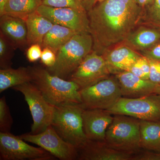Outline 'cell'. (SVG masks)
<instances>
[{"instance_id":"6da1fadb","label":"cell","mask_w":160,"mask_h":160,"mask_svg":"<svg viewBox=\"0 0 160 160\" xmlns=\"http://www.w3.org/2000/svg\"><path fill=\"white\" fill-rule=\"evenodd\" d=\"M142 8L136 0H104L87 12L92 51L104 54L122 44L137 27Z\"/></svg>"},{"instance_id":"7a4b0ae2","label":"cell","mask_w":160,"mask_h":160,"mask_svg":"<svg viewBox=\"0 0 160 160\" xmlns=\"http://www.w3.org/2000/svg\"><path fill=\"white\" fill-rule=\"evenodd\" d=\"M29 68L32 82L52 105L82 104L81 89L77 83L52 75L48 69L39 66Z\"/></svg>"},{"instance_id":"3957f363","label":"cell","mask_w":160,"mask_h":160,"mask_svg":"<svg viewBox=\"0 0 160 160\" xmlns=\"http://www.w3.org/2000/svg\"><path fill=\"white\" fill-rule=\"evenodd\" d=\"M93 39L89 32H80L75 34L62 46L57 53L54 66L48 70L54 75L66 79L91 52Z\"/></svg>"},{"instance_id":"277c9868","label":"cell","mask_w":160,"mask_h":160,"mask_svg":"<svg viewBox=\"0 0 160 160\" xmlns=\"http://www.w3.org/2000/svg\"><path fill=\"white\" fill-rule=\"evenodd\" d=\"M84 109L82 104L55 106L51 125L63 140L75 146L77 149L88 140L83 128Z\"/></svg>"},{"instance_id":"5b68a950","label":"cell","mask_w":160,"mask_h":160,"mask_svg":"<svg viewBox=\"0 0 160 160\" xmlns=\"http://www.w3.org/2000/svg\"><path fill=\"white\" fill-rule=\"evenodd\" d=\"M105 142L113 149L134 154L141 150L140 120L114 115L106 132Z\"/></svg>"},{"instance_id":"8992f818","label":"cell","mask_w":160,"mask_h":160,"mask_svg":"<svg viewBox=\"0 0 160 160\" xmlns=\"http://www.w3.org/2000/svg\"><path fill=\"white\" fill-rule=\"evenodd\" d=\"M12 88L23 94L29 106L33 120L30 133H41L51 126L55 106L46 99L33 83L29 82Z\"/></svg>"},{"instance_id":"52a82bcc","label":"cell","mask_w":160,"mask_h":160,"mask_svg":"<svg viewBox=\"0 0 160 160\" xmlns=\"http://www.w3.org/2000/svg\"><path fill=\"white\" fill-rule=\"evenodd\" d=\"M85 109L108 110L122 97L118 81L114 75L80 90Z\"/></svg>"},{"instance_id":"ba28073f","label":"cell","mask_w":160,"mask_h":160,"mask_svg":"<svg viewBox=\"0 0 160 160\" xmlns=\"http://www.w3.org/2000/svg\"><path fill=\"white\" fill-rule=\"evenodd\" d=\"M113 115H124L140 120L160 122V95L152 93L143 97H122L110 109Z\"/></svg>"},{"instance_id":"9c48e42d","label":"cell","mask_w":160,"mask_h":160,"mask_svg":"<svg viewBox=\"0 0 160 160\" xmlns=\"http://www.w3.org/2000/svg\"><path fill=\"white\" fill-rule=\"evenodd\" d=\"M19 136L0 132V160H52L55 157L45 149L30 146Z\"/></svg>"},{"instance_id":"30bf717a","label":"cell","mask_w":160,"mask_h":160,"mask_svg":"<svg viewBox=\"0 0 160 160\" xmlns=\"http://www.w3.org/2000/svg\"><path fill=\"white\" fill-rule=\"evenodd\" d=\"M19 137L26 142L39 146L59 159H78L77 148L63 140L51 125L41 133H25Z\"/></svg>"},{"instance_id":"8fae6325","label":"cell","mask_w":160,"mask_h":160,"mask_svg":"<svg viewBox=\"0 0 160 160\" xmlns=\"http://www.w3.org/2000/svg\"><path fill=\"white\" fill-rule=\"evenodd\" d=\"M110 75L103 56L92 51L72 73L68 80L77 83L82 89L96 84Z\"/></svg>"},{"instance_id":"7c38bea8","label":"cell","mask_w":160,"mask_h":160,"mask_svg":"<svg viewBox=\"0 0 160 160\" xmlns=\"http://www.w3.org/2000/svg\"><path fill=\"white\" fill-rule=\"evenodd\" d=\"M37 11L53 24L68 27L78 33L89 32V18L86 10L42 5Z\"/></svg>"},{"instance_id":"4fadbf2b","label":"cell","mask_w":160,"mask_h":160,"mask_svg":"<svg viewBox=\"0 0 160 160\" xmlns=\"http://www.w3.org/2000/svg\"><path fill=\"white\" fill-rule=\"evenodd\" d=\"M112 115L104 109H84L83 128L87 139L105 142L106 131L113 120Z\"/></svg>"},{"instance_id":"5bb4252c","label":"cell","mask_w":160,"mask_h":160,"mask_svg":"<svg viewBox=\"0 0 160 160\" xmlns=\"http://www.w3.org/2000/svg\"><path fill=\"white\" fill-rule=\"evenodd\" d=\"M78 150L81 160H132L133 155L113 149L105 142L89 140Z\"/></svg>"},{"instance_id":"9a60e30c","label":"cell","mask_w":160,"mask_h":160,"mask_svg":"<svg viewBox=\"0 0 160 160\" xmlns=\"http://www.w3.org/2000/svg\"><path fill=\"white\" fill-rule=\"evenodd\" d=\"M110 74L128 71L142 55L128 46L120 44L102 55Z\"/></svg>"},{"instance_id":"2e32d148","label":"cell","mask_w":160,"mask_h":160,"mask_svg":"<svg viewBox=\"0 0 160 160\" xmlns=\"http://www.w3.org/2000/svg\"><path fill=\"white\" fill-rule=\"evenodd\" d=\"M119 83L122 97L138 98L154 93L156 85L149 80L143 79L130 72L114 75Z\"/></svg>"},{"instance_id":"e0dca14e","label":"cell","mask_w":160,"mask_h":160,"mask_svg":"<svg viewBox=\"0 0 160 160\" xmlns=\"http://www.w3.org/2000/svg\"><path fill=\"white\" fill-rule=\"evenodd\" d=\"M0 32L16 49L24 48L27 45V29L26 20L4 14L0 18Z\"/></svg>"},{"instance_id":"ac0fdd59","label":"cell","mask_w":160,"mask_h":160,"mask_svg":"<svg viewBox=\"0 0 160 160\" xmlns=\"http://www.w3.org/2000/svg\"><path fill=\"white\" fill-rule=\"evenodd\" d=\"M160 42L159 30L149 26L139 25L130 32L122 44L139 53Z\"/></svg>"},{"instance_id":"d6986e66","label":"cell","mask_w":160,"mask_h":160,"mask_svg":"<svg viewBox=\"0 0 160 160\" xmlns=\"http://www.w3.org/2000/svg\"><path fill=\"white\" fill-rule=\"evenodd\" d=\"M27 29V45L39 44L41 46L46 33L53 26V23L37 11L29 15L26 19Z\"/></svg>"},{"instance_id":"ffe728a7","label":"cell","mask_w":160,"mask_h":160,"mask_svg":"<svg viewBox=\"0 0 160 160\" xmlns=\"http://www.w3.org/2000/svg\"><path fill=\"white\" fill-rule=\"evenodd\" d=\"M140 133L141 149L160 152V122L140 120Z\"/></svg>"},{"instance_id":"44dd1931","label":"cell","mask_w":160,"mask_h":160,"mask_svg":"<svg viewBox=\"0 0 160 160\" xmlns=\"http://www.w3.org/2000/svg\"><path fill=\"white\" fill-rule=\"evenodd\" d=\"M77 33L68 27L53 24L44 37L42 47L49 48L57 54L60 48Z\"/></svg>"},{"instance_id":"7402d4cb","label":"cell","mask_w":160,"mask_h":160,"mask_svg":"<svg viewBox=\"0 0 160 160\" xmlns=\"http://www.w3.org/2000/svg\"><path fill=\"white\" fill-rule=\"evenodd\" d=\"M31 73L29 67H22L18 69L11 68L0 70V92L9 88L31 82Z\"/></svg>"},{"instance_id":"603a6c76","label":"cell","mask_w":160,"mask_h":160,"mask_svg":"<svg viewBox=\"0 0 160 160\" xmlns=\"http://www.w3.org/2000/svg\"><path fill=\"white\" fill-rule=\"evenodd\" d=\"M42 4V0H8L5 6L4 14L26 20L29 15L37 11Z\"/></svg>"},{"instance_id":"cb8c5ba5","label":"cell","mask_w":160,"mask_h":160,"mask_svg":"<svg viewBox=\"0 0 160 160\" xmlns=\"http://www.w3.org/2000/svg\"><path fill=\"white\" fill-rule=\"evenodd\" d=\"M139 25L149 26L160 31V0H152L142 8Z\"/></svg>"},{"instance_id":"d4e9b609","label":"cell","mask_w":160,"mask_h":160,"mask_svg":"<svg viewBox=\"0 0 160 160\" xmlns=\"http://www.w3.org/2000/svg\"><path fill=\"white\" fill-rule=\"evenodd\" d=\"M15 48L0 32V67L1 69L11 68V60Z\"/></svg>"},{"instance_id":"484cf974","label":"cell","mask_w":160,"mask_h":160,"mask_svg":"<svg viewBox=\"0 0 160 160\" xmlns=\"http://www.w3.org/2000/svg\"><path fill=\"white\" fill-rule=\"evenodd\" d=\"M13 123L9 107L6 102V97L3 96L0 99V131L10 132Z\"/></svg>"},{"instance_id":"4316f807","label":"cell","mask_w":160,"mask_h":160,"mask_svg":"<svg viewBox=\"0 0 160 160\" xmlns=\"http://www.w3.org/2000/svg\"><path fill=\"white\" fill-rule=\"evenodd\" d=\"M42 5L56 8H71L86 10L80 0H42Z\"/></svg>"},{"instance_id":"83f0119b","label":"cell","mask_w":160,"mask_h":160,"mask_svg":"<svg viewBox=\"0 0 160 160\" xmlns=\"http://www.w3.org/2000/svg\"><path fill=\"white\" fill-rule=\"evenodd\" d=\"M148 59L150 64L149 80L157 86H160V62Z\"/></svg>"},{"instance_id":"f1b7e54d","label":"cell","mask_w":160,"mask_h":160,"mask_svg":"<svg viewBox=\"0 0 160 160\" xmlns=\"http://www.w3.org/2000/svg\"><path fill=\"white\" fill-rule=\"evenodd\" d=\"M56 54L47 47L43 48L42 51L41 59L42 63L48 68H51L54 66L56 62Z\"/></svg>"},{"instance_id":"f546056e","label":"cell","mask_w":160,"mask_h":160,"mask_svg":"<svg viewBox=\"0 0 160 160\" xmlns=\"http://www.w3.org/2000/svg\"><path fill=\"white\" fill-rule=\"evenodd\" d=\"M139 53L149 59L160 62V42L149 49L140 52Z\"/></svg>"},{"instance_id":"4dcf8cb0","label":"cell","mask_w":160,"mask_h":160,"mask_svg":"<svg viewBox=\"0 0 160 160\" xmlns=\"http://www.w3.org/2000/svg\"><path fill=\"white\" fill-rule=\"evenodd\" d=\"M42 46L39 44H33L27 49L26 57L30 62H34L41 58L42 55Z\"/></svg>"},{"instance_id":"1f68e13d","label":"cell","mask_w":160,"mask_h":160,"mask_svg":"<svg viewBox=\"0 0 160 160\" xmlns=\"http://www.w3.org/2000/svg\"><path fill=\"white\" fill-rule=\"evenodd\" d=\"M144 150L133 154L132 160H160V152Z\"/></svg>"},{"instance_id":"d6a6232c","label":"cell","mask_w":160,"mask_h":160,"mask_svg":"<svg viewBox=\"0 0 160 160\" xmlns=\"http://www.w3.org/2000/svg\"><path fill=\"white\" fill-rule=\"evenodd\" d=\"M138 60L130 67L128 71L132 73H133V74L135 75L136 76L141 78L147 80L146 77H145L144 72H143L142 70L141 69V66H140V64L139 63Z\"/></svg>"},{"instance_id":"836d02e7","label":"cell","mask_w":160,"mask_h":160,"mask_svg":"<svg viewBox=\"0 0 160 160\" xmlns=\"http://www.w3.org/2000/svg\"><path fill=\"white\" fill-rule=\"evenodd\" d=\"M80 1L87 12L92 9L97 3V0H80Z\"/></svg>"},{"instance_id":"e575fe53","label":"cell","mask_w":160,"mask_h":160,"mask_svg":"<svg viewBox=\"0 0 160 160\" xmlns=\"http://www.w3.org/2000/svg\"><path fill=\"white\" fill-rule=\"evenodd\" d=\"M152 1V0H136V2L140 7L143 8L151 2Z\"/></svg>"},{"instance_id":"d590c367","label":"cell","mask_w":160,"mask_h":160,"mask_svg":"<svg viewBox=\"0 0 160 160\" xmlns=\"http://www.w3.org/2000/svg\"><path fill=\"white\" fill-rule=\"evenodd\" d=\"M8 0H0V16L4 14L5 6Z\"/></svg>"},{"instance_id":"8d00e7d4","label":"cell","mask_w":160,"mask_h":160,"mask_svg":"<svg viewBox=\"0 0 160 160\" xmlns=\"http://www.w3.org/2000/svg\"><path fill=\"white\" fill-rule=\"evenodd\" d=\"M154 93L160 95V86H157L155 90Z\"/></svg>"},{"instance_id":"74e56055","label":"cell","mask_w":160,"mask_h":160,"mask_svg":"<svg viewBox=\"0 0 160 160\" xmlns=\"http://www.w3.org/2000/svg\"><path fill=\"white\" fill-rule=\"evenodd\" d=\"M97 3L99 2H101L102 1H104V0H97Z\"/></svg>"}]
</instances>
